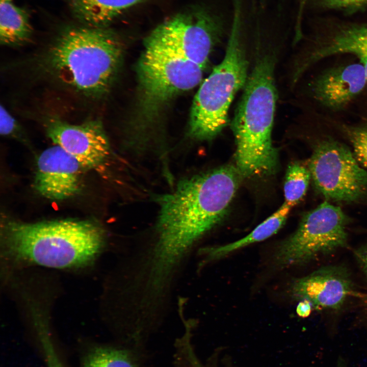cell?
Here are the masks:
<instances>
[{"mask_svg":"<svg viewBox=\"0 0 367 367\" xmlns=\"http://www.w3.org/2000/svg\"><path fill=\"white\" fill-rule=\"evenodd\" d=\"M244 15L241 8L233 9L224 57L194 97L189 135L195 140H210L220 133L227 124L231 103L246 83L249 72Z\"/></svg>","mask_w":367,"mask_h":367,"instance_id":"5","label":"cell"},{"mask_svg":"<svg viewBox=\"0 0 367 367\" xmlns=\"http://www.w3.org/2000/svg\"><path fill=\"white\" fill-rule=\"evenodd\" d=\"M149 359L147 347L120 342L94 347L85 356L82 367H147Z\"/></svg>","mask_w":367,"mask_h":367,"instance_id":"15","label":"cell"},{"mask_svg":"<svg viewBox=\"0 0 367 367\" xmlns=\"http://www.w3.org/2000/svg\"><path fill=\"white\" fill-rule=\"evenodd\" d=\"M345 54L354 55L358 59L367 77V24L352 25L338 29L303 53L298 60L299 66L305 72L324 58Z\"/></svg>","mask_w":367,"mask_h":367,"instance_id":"14","label":"cell"},{"mask_svg":"<svg viewBox=\"0 0 367 367\" xmlns=\"http://www.w3.org/2000/svg\"><path fill=\"white\" fill-rule=\"evenodd\" d=\"M33 28L28 13L11 1H1L0 42L3 45L16 47L28 43Z\"/></svg>","mask_w":367,"mask_h":367,"instance_id":"18","label":"cell"},{"mask_svg":"<svg viewBox=\"0 0 367 367\" xmlns=\"http://www.w3.org/2000/svg\"><path fill=\"white\" fill-rule=\"evenodd\" d=\"M142 0H70L74 16L86 26L105 28L127 9Z\"/></svg>","mask_w":367,"mask_h":367,"instance_id":"17","label":"cell"},{"mask_svg":"<svg viewBox=\"0 0 367 367\" xmlns=\"http://www.w3.org/2000/svg\"><path fill=\"white\" fill-rule=\"evenodd\" d=\"M241 177L235 166L226 165L184 179L157 196L153 246L169 257L188 258L199 240L224 219Z\"/></svg>","mask_w":367,"mask_h":367,"instance_id":"1","label":"cell"},{"mask_svg":"<svg viewBox=\"0 0 367 367\" xmlns=\"http://www.w3.org/2000/svg\"><path fill=\"white\" fill-rule=\"evenodd\" d=\"M350 297L358 299L362 305L367 308V292H360L353 290ZM365 327L367 328V326Z\"/></svg>","mask_w":367,"mask_h":367,"instance_id":"27","label":"cell"},{"mask_svg":"<svg viewBox=\"0 0 367 367\" xmlns=\"http://www.w3.org/2000/svg\"><path fill=\"white\" fill-rule=\"evenodd\" d=\"M273 50L257 51L231 122L236 168L242 177L272 174L278 165L272 142L277 100Z\"/></svg>","mask_w":367,"mask_h":367,"instance_id":"3","label":"cell"},{"mask_svg":"<svg viewBox=\"0 0 367 367\" xmlns=\"http://www.w3.org/2000/svg\"><path fill=\"white\" fill-rule=\"evenodd\" d=\"M291 208L284 202L277 211L245 237L224 245L200 249V254L204 257L203 261L208 262L221 259L239 249L266 240L275 234L285 223Z\"/></svg>","mask_w":367,"mask_h":367,"instance_id":"16","label":"cell"},{"mask_svg":"<svg viewBox=\"0 0 367 367\" xmlns=\"http://www.w3.org/2000/svg\"><path fill=\"white\" fill-rule=\"evenodd\" d=\"M290 290L293 298L306 300L316 309H339L353 291L349 272L339 266L322 267L297 278Z\"/></svg>","mask_w":367,"mask_h":367,"instance_id":"13","label":"cell"},{"mask_svg":"<svg viewBox=\"0 0 367 367\" xmlns=\"http://www.w3.org/2000/svg\"><path fill=\"white\" fill-rule=\"evenodd\" d=\"M11 1V0H1V1Z\"/></svg>","mask_w":367,"mask_h":367,"instance_id":"30","label":"cell"},{"mask_svg":"<svg viewBox=\"0 0 367 367\" xmlns=\"http://www.w3.org/2000/svg\"><path fill=\"white\" fill-rule=\"evenodd\" d=\"M308 167L315 189L327 199L352 202L367 194V170L347 145L331 137L317 142Z\"/></svg>","mask_w":367,"mask_h":367,"instance_id":"9","label":"cell"},{"mask_svg":"<svg viewBox=\"0 0 367 367\" xmlns=\"http://www.w3.org/2000/svg\"><path fill=\"white\" fill-rule=\"evenodd\" d=\"M46 133L55 144L73 156L85 168L97 169L106 162L110 146L101 122L88 120L72 124L57 117L47 118Z\"/></svg>","mask_w":367,"mask_h":367,"instance_id":"10","label":"cell"},{"mask_svg":"<svg viewBox=\"0 0 367 367\" xmlns=\"http://www.w3.org/2000/svg\"><path fill=\"white\" fill-rule=\"evenodd\" d=\"M327 8L353 12L367 7V0H324Z\"/></svg>","mask_w":367,"mask_h":367,"instance_id":"23","label":"cell"},{"mask_svg":"<svg viewBox=\"0 0 367 367\" xmlns=\"http://www.w3.org/2000/svg\"><path fill=\"white\" fill-rule=\"evenodd\" d=\"M353 253L360 268L367 278V243L355 249Z\"/></svg>","mask_w":367,"mask_h":367,"instance_id":"25","label":"cell"},{"mask_svg":"<svg viewBox=\"0 0 367 367\" xmlns=\"http://www.w3.org/2000/svg\"><path fill=\"white\" fill-rule=\"evenodd\" d=\"M366 85L365 71L358 61L324 69L311 80L308 91L318 104L336 112L346 109Z\"/></svg>","mask_w":367,"mask_h":367,"instance_id":"11","label":"cell"},{"mask_svg":"<svg viewBox=\"0 0 367 367\" xmlns=\"http://www.w3.org/2000/svg\"><path fill=\"white\" fill-rule=\"evenodd\" d=\"M313 309L312 304L306 300L299 301L296 307V313L302 318L308 317Z\"/></svg>","mask_w":367,"mask_h":367,"instance_id":"26","label":"cell"},{"mask_svg":"<svg viewBox=\"0 0 367 367\" xmlns=\"http://www.w3.org/2000/svg\"><path fill=\"white\" fill-rule=\"evenodd\" d=\"M173 367H213L198 356L193 343L192 333L185 332L176 338L173 347Z\"/></svg>","mask_w":367,"mask_h":367,"instance_id":"20","label":"cell"},{"mask_svg":"<svg viewBox=\"0 0 367 367\" xmlns=\"http://www.w3.org/2000/svg\"><path fill=\"white\" fill-rule=\"evenodd\" d=\"M338 367H348L347 365V363L345 360H342L338 362L337 363Z\"/></svg>","mask_w":367,"mask_h":367,"instance_id":"28","label":"cell"},{"mask_svg":"<svg viewBox=\"0 0 367 367\" xmlns=\"http://www.w3.org/2000/svg\"><path fill=\"white\" fill-rule=\"evenodd\" d=\"M104 241L102 228L89 220L10 221L4 228L5 244L11 255L55 268L86 264L99 252Z\"/></svg>","mask_w":367,"mask_h":367,"instance_id":"4","label":"cell"},{"mask_svg":"<svg viewBox=\"0 0 367 367\" xmlns=\"http://www.w3.org/2000/svg\"><path fill=\"white\" fill-rule=\"evenodd\" d=\"M122 53L121 41L111 29L74 27L60 34L43 53L39 66L59 83L95 99L109 89Z\"/></svg>","mask_w":367,"mask_h":367,"instance_id":"2","label":"cell"},{"mask_svg":"<svg viewBox=\"0 0 367 367\" xmlns=\"http://www.w3.org/2000/svg\"><path fill=\"white\" fill-rule=\"evenodd\" d=\"M84 167L58 145L49 147L38 156L34 186L40 195L53 200L68 199L82 187Z\"/></svg>","mask_w":367,"mask_h":367,"instance_id":"12","label":"cell"},{"mask_svg":"<svg viewBox=\"0 0 367 367\" xmlns=\"http://www.w3.org/2000/svg\"><path fill=\"white\" fill-rule=\"evenodd\" d=\"M43 348L48 367H63L51 342L44 343Z\"/></svg>","mask_w":367,"mask_h":367,"instance_id":"24","label":"cell"},{"mask_svg":"<svg viewBox=\"0 0 367 367\" xmlns=\"http://www.w3.org/2000/svg\"><path fill=\"white\" fill-rule=\"evenodd\" d=\"M197 7L164 20L147 36L144 45L159 48L204 68L217 43L230 30L232 12Z\"/></svg>","mask_w":367,"mask_h":367,"instance_id":"7","label":"cell"},{"mask_svg":"<svg viewBox=\"0 0 367 367\" xmlns=\"http://www.w3.org/2000/svg\"><path fill=\"white\" fill-rule=\"evenodd\" d=\"M144 46L138 66L139 108L143 118L127 139L140 150L150 148L148 129L153 118L172 98L198 85L204 69L162 49Z\"/></svg>","mask_w":367,"mask_h":367,"instance_id":"6","label":"cell"},{"mask_svg":"<svg viewBox=\"0 0 367 367\" xmlns=\"http://www.w3.org/2000/svg\"><path fill=\"white\" fill-rule=\"evenodd\" d=\"M306 1H307V0H301V7H302V6L304 4V3H305V2H306Z\"/></svg>","mask_w":367,"mask_h":367,"instance_id":"29","label":"cell"},{"mask_svg":"<svg viewBox=\"0 0 367 367\" xmlns=\"http://www.w3.org/2000/svg\"><path fill=\"white\" fill-rule=\"evenodd\" d=\"M0 133L5 137L15 138L24 142L27 141L19 123L2 105L0 109Z\"/></svg>","mask_w":367,"mask_h":367,"instance_id":"22","label":"cell"},{"mask_svg":"<svg viewBox=\"0 0 367 367\" xmlns=\"http://www.w3.org/2000/svg\"><path fill=\"white\" fill-rule=\"evenodd\" d=\"M311 178L308 167L296 162L287 168L284 183L285 201L291 207L297 204L304 196Z\"/></svg>","mask_w":367,"mask_h":367,"instance_id":"19","label":"cell"},{"mask_svg":"<svg viewBox=\"0 0 367 367\" xmlns=\"http://www.w3.org/2000/svg\"><path fill=\"white\" fill-rule=\"evenodd\" d=\"M348 217L337 206L325 201L302 218L295 232L276 251L280 268L302 265L347 245Z\"/></svg>","mask_w":367,"mask_h":367,"instance_id":"8","label":"cell"},{"mask_svg":"<svg viewBox=\"0 0 367 367\" xmlns=\"http://www.w3.org/2000/svg\"><path fill=\"white\" fill-rule=\"evenodd\" d=\"M338 128L350 143L357 161L367 170V121L355 124H340Z\"/></svg>","mask_w":367,"mask_h":367,"instance_id":"21","label":"cell"}]
</instances>
